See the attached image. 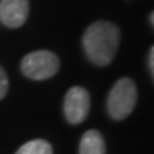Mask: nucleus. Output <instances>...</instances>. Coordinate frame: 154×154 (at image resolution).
Returning <instances> with one entry per match:
<instances>
[{"label":"nucleus","mask_w":154,"mask_h":154,"mask_svg":"<svg viewBox=\"0 0 154 154\" xmlns=\"http://www.w3.org/2000/svg\"><path fill=\"white\" fill-rule=\"evenodd\" d=\"M120 42V32L110 22H96L83 36V47L88 60L96 66H107L114 59Z\"/></svg>","instance_id":"obj_1"},{"label":"nucleus","mask_w":154,"mask_h":154,"mask_svg":"<svg viewBox=\"0 0 154 154\" xmlns=\"http://www.w3.org/2000/svg\"><path fill=\"white\" fill-rule=\"evenodd\" d=\"M137 101V88L131 79L123 77L116 83L107 97V111L111 119L123 120L130 114Z\"/></svg>","instance_id":"obj_2"},{"label":"nucleus","mask_w":154,"mask_h":154,"mask_svg":"<svg viewBox=\"0 0 154 154\" xmlns=\"http://www.w3.org/2000/svg\"><path fill=\"white\" fill-rule=\"evenodd\" d=\"M60 61L57 56L47 50H37L29 53L22 60L23 74L32 80H46L59 72Z\"/></svg>","instance_id":"obj_3"},{"label":"nucleus","mask_w":154,"mask_h":154,"mask_svg":"<svg viewBox=\"0 0 154 154\" xmlns=\"http://www.w3.org/2000/svg\"><path fill=\"white\" fill-rule=\"evenodd\" d=\"M64 116L70 124H80L90 110V96L83 87H72L64 97Z\"/></svg>","instance_id":"obj_4"},{"label":"nucleus","mask_w":154,"mask_h":154,"mask_svg":"<svg viewBox=\"0 0 154 154\" xmlns=\"http://www.w3.org/2000/svg\"><path fill=\"white\" fill-rule=\"evenodd\" d=\"M29 16V0H2L0 22L11 29L24 24Z\"/></svg>","instance_id":"obj_5"},{"label":"nucleus","mask_w":154,"mask_h":154,"mask_svg":"<svg viewBox=\"0 0 154 154\" xmlns=\"http://www.w3.org/2000/svg\"><path fill=\"white\" fill-rule=\"evenodd\" d=\"M80 154H106V143L97 130H88L83 134L80 141Z\"/></svg>","instance_id":"obj_6"},{"label":"nucleus","mask_w":154,"mask_h":154,"mask_svg":"<svg viewBox=\"0 0 154 154\" xmlns=\"http://www.w3.org/2000/svg\"><path fill=\"white\" fill-rule=\"evenodd\" d=\"M16 154H53V149L46 140H32L23 144Z\"/></svg>","instance_id":"obj_7"},{"label":"nucleus","mask_w":154,"mask_h":154,"mask_svg":"<svg viewBox=\"0 0 154 154\" xmlns=\"http://www.w3.org/2000/svg\"><path fill=\"white\" fill-rule=\"evenodd\" d=\"M7 90H9V79L6 76L3 67H0V100L7 94Z\"/></svg>","instance_id":"obj_8"},{"label":"nucleus","mask_w":154,"mask_h":154,"mask_svg":"<svg viewBox=\"0 0 154 154\" xmlns=\"http://www.w3.org/2000/svg\"><path fill=\"white\" fill-rule=\"evenodd\" d=\"M149 63H150V69H151V73L154 76V46L150 50V56H149Z\"/></svg>","instance_id":"obj_9"},{"label":"nucleus","mask_w":154,"mask_h":154,"mask_svg":"<svg viewBox=\"0 0 154 154\" xmlns=\"http://www.w3.org/2000/svg\"><path fill=\"white\" fill-rule=\"evenodd\" d=\"M150 19H151V23H153V26H154V11L151 13V17H150Z\"/></svg>","instance_id":"obj_10"}]
</instances>
